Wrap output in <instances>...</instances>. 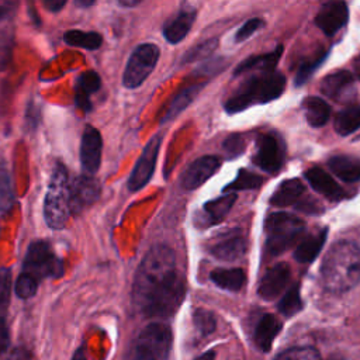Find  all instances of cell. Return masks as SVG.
Here are the masks:
<instances>
[{
    "instance_id": "6da1fadb",
    "label": "cell",
    "mask_w": 360,
    "mask_h": 360,
    "mask_svg": "<svg viewBox=\"0 0 360 360\" xmlns=\"http://www.w3.org/2000/svg\"><path fill=\"white\" fill-rule=\"evenodd\" d=\"M184 292V280L173 250L163 245L153 246L135 273L134 305L145 316L167 318L177 311Z\"/></svg>"
},
{
    "instance_id": "7a4b0ae2",
    "label": "cell",
    "mask_w": 360,
    "mask_h": 360,
    "mask_svg": "<svg viewBox=\"0 0 360 360\" xmlns=\"http://www.w3.org/2000/svg\"><path fill=\"white\" fill-rule=\"evenodd\" d=\"M321 277L330 292H346L360 283V248L352 240H339L326 252Z\"/></svg>"
},
{
    "instance_id": "3957f363",
    "label": "cell",
    "mask_w": 360,
    "mask_h": 360,
    "mask_svg": "<svg viewBox=\"0 0 360 360\" xmlns=\"http://www.w3.org/2000/svg\"><path fill=\"white\" fill-rule=\"evenodd\" d=\"M285 77L280 72H269L250 77L225 101V110L235 114L257 103H269L283 94Z\"/></svg>"
},
{
    "instance_id": "277c9868",
    "label": "cell",
    "mask_w": 360,
    "mask_h": 360,
    "mask_svg": "<svg viewBox=\"0 0 360 360\" xmlns=\"http://www.w3.org/2000/svg\"><path fill=\"white\" fill-rule=\"evenodd\" d=\"M305 224L295 215L285 212H271L264 221L266 252L269 256H277L291 248L301 233Z\"/></svg>"
},
{
    "instance_id": "5b68a950",
    "label": "cell",
    "mask_w": 360,
    "mask_h": 360,
    "mask_svg": "<svg viewBox=\"0 0 360 360\" xmlns=\"http://www.w3.org/2000/svg\"><path fill=\"white\" fill-rule=\"evenodd\" d=\"M44 214L46 224L53 229H60L69 219V183L68 174L62 165H56L44 204Z\"/></svg>"
},
{
    "instance_id": "8992f818",
    "label": "cell",
    "mask_w": 360,
    "mask_h": 360,
    "mask_svg": "<svg viewBox=\"0 0 360 360\" xmlns=\"http://www.w3.org/2000/svg\"><path fill=\"white\" fill-rule=\"evenodd\" d=\"M62 271V262L53 255L46 242L31 243L22 264V273L30 274L39 283L45 277H59Z\"/></svg>"
},
{
    "instance_id": "52a82bcc",
    "label": "cell",
    "mask_w": 360,
    "mask_h": 360,
    "mask_svg": "<svg viewBox=\"0 0 360 360\" xmlns=\"http://www.w3.org/2000/svg\"><path fill=\"white\" fill-rule=\"evenodd\" d=\"M159 59V48L155 44H141L135 48L124 70L122 82L128 89L141 86L153 70Z\"/></svg>"
},
{
    "instance_id": "ba28073f",
    "label": "cell",
    "mask_w": 360,
    "mask_h": 360,
    "mask_svg": "<svg viewBox=\"0 0 360 360\" xmlns=\"http://www.w3.org/2000/svg\"><path fill=\"white\" fill-rule=\"evenodd\" d=\"M172 346V330L162 322H153L143 328L138 336L135 350L148 354L152 360H167Z\"/></svg>"
},
{
    "instance_id": "9c48e42d",
    "label": "cell",
    "mask_w": 360,
    "mask_h": 360,
    "mask_svg": "<svg viewBox=\"0 0 360 360\" xmlns=\"http://www.w3.org/2000/svg\"><path fill=\"white\" fill-rule=\"evenodd\" d=\"M253 162L267 173H277L284 162V146L274 134H262L256 139Z\"/></svg>"
},
{
    "instance_id": "30bf717a",
    "label": "cell",
    "mask_w": 360,
    "mask_h": 360,
    "mask_svg": "<svg viewBox=\"0 0 360 360\" xmlns=\"http://www.w3.org/2000/svg\"><path fill=\"white\" fill-rule=\"evenodd\" d=\"M160 142H162V136L155 135L149 139V142L143 148V150H142L129 179H128V188L131 191H138L150 180L155 166H156Z\"/></svg>"
},
{
    "instance_id": "8fae6325",
    "label": "cell",
    "mask_w": 360,
    "mask_h": 360,
    "mask_svg": "<svg viewBox=\"0 0 360 360\" xmlns=\"http://www.w3.org/2000/svg\"><path fill=\"white\" fill-rule=\"evenodd\" d=\"M221 166L218 156H202L194 160L181 174L180 187L183 190H194L204 184Z\"/></svg>"
},
{
    "instance_id": "7c38bea8",
    "label": "cell",
    "mask_w": 360,
    "mask_h": 360,
    "mask_svg": "<svg viewBox=\"0 0 360 360\" xmlns=\"http://www.w3.org/2000/svg\"><path fill=\"white\" fill-rule=\"evenodd\" d=\"M100 186L90 176H79L69 184V204L70 212H80L98 198Z\"/></svg>"
},
{
    "instance_id": "4fadbf2b",
    "label": "cell",
    "mask_w": 360,
    "mask_h": 360,
    "mask_svg": "<svg viewBox=\"0 0 360 360\" xmlns=\"http://www.w3.org/2000/svg\"><path fill=\"white\" fill-rule=\"evenodd\" d=\"M347 18L349 10L345 1H328L322 4L315 15V24L323 34L333 35L346 25Z\"/></svg>"
},
{
    "instance_id": "5bb4252c",
    "label": "cell",
    "mask_w": 360,
    "mask_h": 360,
    "mask_svg": "<svg viewBox=\"0 0 360 360\" xmlns=\"http://www.w3.org/2000/svg\"><path fill=\"white\" fill-rule=\"evenodd\" d=\"M246 248L248 242L242 232L239 229H232L221 235V238H218V240L210 248V252L219 260L233 262L246 253Z\"/></svg>"
},
{
    "instance_id": "9a60e30c",
    "label": "cell",
    "mask_w": 360,
    "mask_h": 360,
    "mask_svg": "<svg viewBox=\"0 0 360 360\" xmlns=\"http://www.w3.org/2000/svg\"><path fill=\"white\" fill-rule=\"evenodd\" d=\"M101 135L93 127H86L82 136L80 146V162L87 176L94 174L101 160Z\"/></svg>"
},
{
    "instance_id": "2e32d148",
    "label": "cell",
    "mask_w": 360,
    "mask_h": 360,
    "mask_svg": "<svg viewBox=\"0 0 360 360\" xmlns=\"http://www.w3.org/2000/svg\"><path fill=\"white\" fill-rule=\"evenodd\" d=\"M290 267L287 263H277L270 267L260 280L257 292L263 300H274L287 285L290 280Z\"/></svg>"
},
{
    "instance_id": "e0dca14e",
    "label": "cell",
    "mask_w": 360,
    "mask_h": 360,
    "mask_svg": "<svg viewBox=\"0 0 360 360\" xmlns=\"http://www.w3.org/2000/svg\"><path fill=\"white\" fill-rule=\"evenodd\" d=\"M197 15V10L191 6H184L172 20L163 27V35L170 44L180 42L190 31L193 21Z\"/></svg>"
},
{
    "instance_id": "ac0fdd59",
    "label": "cell",
    "mask_w": 360,
    "mask_h": 360,
    "mask_svg": "<svg viewBox=\"0 0 360 360\" xmlns=\"http://www.w3.org/2000/svg\"><path fill=\"white\" fill-rule=\"evenodd\" d=\"M305 179L308 180L309 186L318 191L319 194H322L323 197H326L328 200L336 201L340 200L343 197V190L342 187L336 183V180H333V177L326 173L323 169L319 167H312L309 170L305 172Z\"/></svg>"
},
{
    "instance_id": "d6986e66",
    "label": "cell",
    "mask_w": 360,
    "mask_h": 360,
    "mask_svg": "<svg viewBox=\"0 0 360 360\" xmlns=\"http://www.w3.org/2000/svg\"><path fill=\"white\" fill-rule=\"evenodd\" d=\"M281 53H283V46H277L271 52L250 56L238 65V68L235 69V76L250 72V70H262L263 73L274 72V68L278 63Z\"/></svg>"
},
{
    "instance_id": "ffe728a7",
    "label": "cell",
    "mask_w": 360,
    "mask_h": 360,
    "mask_svg": "<svg viewBox=\"0 0 360 360\" xmlns=\"http://www.w3.org/2000/svg\"><path fill=\"white\" fill-rule=\"evenodd\" d=\"M281 330V322L273 315L266 314L260 318L255 329V343L262 352H269L274 338Z\"/></svg>"
},
{
    "instance_id": "44dd1931",
    "label": "cell",
    "mask_w": 360,
    "mask_h": 360,
    "mask_svg": "<svg viewBox=\"0 0 360 360\" xmlns=\"http://www.w3.org/2000/svg\"><path fill=\"white\" fill-rule=\"evenodd\" d=\"M326 236H328V228H323L316 233H312L305 239H302L294 250V259L300 263L314 262L315 257L319 255L322 246L325 245Z\"/></svg>"
},
{
    "instance_id": "7402d4cb",
    "label": "cell",
    "mask_w": 360,
    "mask_h": 360,
    "mask_svg": "<svg viewBox=\"0 0 360 360\" xmlns=\"http://www.w3.org/2000/svg\"><path fill=\"white\" fill-rule=\"evenodd\" d=\"M304 194V184L298 179H290L280 183L273 195L270 197V204L276 207H288L300 201Z\"/></svg>"
},
{
    "instance_id": "603a6c76",
    "label": "cell",
    "mask_w": 360,
    "mask_h": 360,
    "mask_svg": "<svg viewBox=\"0 0 360 360\" xmlns=\"http://www.w3.org/2000/svg\"><path fill=\"white\" fill-rule=\"evenodd\" d=\"M328 166L339 179L353 183L360 180V159L346 155L332 156L328 160Z\"/></svg>"
},
{
    "instance_id": "cb8c5ba5",
    "label": "cell",
    "mask_w": 360,
    "mask_h": 360,
    "mask_svg": "<svg viewBox=\"0 0 360 360\" xmlns=\"http://www.w3.org/2000/svg\"><path fill=\"white\" fill-rule=\"evenodd\" d=\"M354 77L347 70H338L328 76L321 83V91L332 98L342 97L353 84Z\"/></svg>"
},
{
    "instance_id": "d4e9b609",
    "label": "cell",
    "mask_w": 360,
    "mask_h": 360,
    "mask_svg": "<svg viewBox=\"0 0 360 360\" xmlns=\"http://www.w3.org/2000/svg\"><path fill=\"white\" fill-rule=\"evenodd\" d=\"M204 84H190L186 86L183 89H180L174 97L170 100V103L167 104L165 114L162 117V122H167L170 120H173L176 115H179L187 105H190V103L194 100V97L198 94L200 89Z\"/></svg>"
},
{
    "instance_id": "484cf974",
    "label": "cell",
    "mask_w": 360,
    "mask_h": 360,
    "mask_svg": "<svg viewBox=\"0 0 360 360\" xmlns=\"http://www.w3.org/2000/svg\"><path fill=\"white\" fill-rule=\"evenodd\" d=\"M211 281L228 291H239L246 283V273L245 270L235 267V269H215L210 274Z\"/></svg>"
},
{
    "instance_id": "4316f807",
    "label": "cell",
    "mask_w": 360,
    "mask_h": 360,
    "mask_svg": "<svg viewBox=\"0 0 360 360\" xmlns=\"http://www.w3.org/2000/svg\"><path fill=\"white\" fill-rule=\"evenodd\" d=\"M11 292V273L8 269H0V350H4L7 345L6 315L10 304Z\"/></svg>"
},
{
    "instance_id": "83f0119b",
    "label": "cell",
    "mask_w": 360,
    "mask_h": 360,
    "mask_svg": "<svg viewBox=\"0 0 360 360\" xmlns=\"http://www.w3.org/2000/svg\"><path fill=\"white\" fill-rule=\"evenodd\" d=\"M302 107H304L305 118L311 127H315V128L322 127L326 124V121L330 117V105L321 97H316V96L307 97L302 103Z\"/></svg>"
},
{
    "instance_id": "f1b7e54d",
    "label": "cell",
    "mask_w": 360,
    "mask_h": 360,
    "mask_svg": "<svg viewBox=\"0 0 360 360\" xmlns=\"http://www.w3.org/2000/svg\"><path fill=\"white\" fill-rule=\"evenodd\" d=\"M236 197L238 195L235 193H226L218 198L207 201L202 207V212L207 218V224L212 225L222 221L233 207Z\"/></svg>"
},
{
    "instance_id": "f546056e",
    "label": "cell",
    "mask_w": 360,
    "mask_h": 360,
    "mask_svg": "<svg viewBox=\"0 0 360 360\" xmlns=\"http://www.w3.org/2000/svg\"><path fill=\"white\" fill-rule=\"evenodd\" d=\"M360 128V105H350L338 112L335 117V131L347 136Z\"/></svg>"
},
{
    "instance_id": "4dcf8cb0",
    "label": "cell",
    "mask_w": 360,
    "mask_h": 360,
    "mask_svg": "<svg viewBox=\"0 0 360 360\" xmlns=\"http://www.w3.org/2000/svg\"><path fill=\"white\" fill-rule=\"evenodd\" d=\"M100 87V77L96 72H86L79 77L77 83V94H76V101L77 105L89 110L90 103H89V96L94 91H97Z\"/></svg>"
},
{
    "instance_id": "1f68e13d",
    "label": "cell",
    "mask_w": 360,
    "mask_h": 360,
    "mask_svg": "<svg viewBox=\"0 0 360 360\" xmlns=\"http://www.w3.org/2000/svg\"><path fill=\"white\" fill-rule=\"evenodd\" d=\"M65 42L73 46L86 49H97L101 45V37L97 32H84L79 30H70L63 35Z\"/></svg>"
},
{
    "instance_id": "d6a6232c",
    "label": "cell",
    "mask_w": 360,
    "mask_h": 360,
    "mask_svg": "<svg viewBox=\"0 0 360 360\" xmlns=\"http://www.w3.org/2000/svg\"><path fill=\"white\" fill-rule=\"evenodd\" d=\"M263 184V177L257 176L256 173H252L249 170H239L238 176L235 180L224 187V191L231 193V191H242V190H253L259 188Z\"/></svg>"
},
{
    "instance_id": "836d02e7",
    "label": "cell",
    "mask_w": 360,
    "mask_h": 360,
    "mask_svg": "<svg viewBox=\"0 0 360 360\" xmlns=\"http://www.w3.org/2000/svg\"><path fill=\"white\" fill-rule=\"evenodd\" d=\"M302 308V300L300 294V284H292L278 302V311L285 316H292Z\"/></svg>"
},
{
    "instance_id": "e575fe53",
    "label": "cell",
    "mask_w": 360,
    "mask_h": 360,
    "mask_svg": "<svg viewBox=\"0 0 360 360\" xmlns=\"http://www.w3.org/2000/svg\"><path fill=\"white\" fill-rule=\"evenodd\" d=\"M217 44H218V39L217 38H211V39H207V41H204L201 44L194 45L193 48H190L183 55L181 63H190V62H194V60H198V59L210 56L215 51Z\"/></svg>"
},
{
    "instance_id": "d590c367",
    "label": "cell",
    "mask_w": 360,
    "mask_h": 360,
    "mask_svg": "<svg viewBox=\"0 0 360 360\" xmlns=\"http://www.w3.org/2000/svg\"><path fill=\"white\" fill-rule=\"evenodd\" d=\"M326 56H328V52H322V53H318L316 56L309 58L308 60L302 62L295 75V86H302L314 75V72L318 69V66L326 59Z\"/></svg>"
},
{
    "instance_id": "8d00e7d4",
    "label": "cell",
    "mask_w": 360,
    "mask_h": 360,
    "mask_svg": "<svg viewBox=\"0 0 360 360\" xmlns=\"http://www.w3.org/2000/svg\"><path fill=\"white\" fill-rule=\"evenodd\" d=\"M274 360H321V354L315 347L302 346L291 347L280 353Z\"/></svg>"
},
{
    "instance_id": "74e56055",
    "label": "cell",
    "mask_w": 360,
    "mask_h": 360,
    "mask_svg": "<svg viewBox=\"0 0 360 360\" xmlns=\"http://www.w3.org/2000/svg\"><path fill=\"white\" fill-rule=\"evenodd\" d=\"M193 321L201 335H210L215 330L217 321H215L214 314L208 309H204V308L195 309L194 315H193Z\"/></svg>"
},
{
    "instance_id": "f35d334b",
    "label": "cell",
    "mask_w": 360,
    "mask_h": 360,
    "mask_svg": "<svg viewBox=\"0 0 360 360\" xmlns=\"http://www.w3.org/2000/svg\"><path fill=\"white\" fill-rule=\"evenodd\" d=\"M15 294L20 297V298H30L32 297L35 292H37V288H38V281L31 277L30 274H25V273H21L15 281Z\"/></svg>"
},
{
    "instance_id": "ab89813d",
    "label": "cell",
    "mask_w": 360,
    "mask_h": 360,
    "mask_svg": "<svg viewBox=\"0 0 360 360\" xmlns=\"http://www.w3.org/2000/svg\"><path fill=\"white\" fill-rule=\"evenodd\" d=\"M222 148H224V152L226 153L228 159H235L240 153H243V150H245V141H243L242 135L232 134V135H229L224 141Z\"/></svg>"
},
{
    "instance_id": "60d3db41",
    "label": "cell",
    "mask_w": 360,
    "mask_h": 360,
    "mask_svg": "<svg viewBox=\"0 0 360 360\" xmlns=\"http://www.w3.org/2000/svg\"><path fill=\"white\" fill-rule=\"evenodd\" d=\"M263 24H264V22H263L262 18H250V20H248V21L238 30V32H236V35H235V41H236V42H240V41L248 39V38L252 37L259 28H262Z\"/></svg>"
},
{
    "instance_id": "b9f144b4",
    "label": "cell",
    "mask_w": 360,
    "mask_h": 360,
    "mask_svg": "<svg viewBox=\"0 0 360 360\" xmlns=\"http://www.w3.org/2000/svg\"><path fill=\"white\" fill-rule=\"evenodd\" d=\"M30 359V353L25 352L24 349H15L13 350V353H10L7 360H28Z\"/></svg>"
},
{
    "instance_id": "7bdbcfd3",
    "label": "cell",
    "mask_w": 360,
    "mask_h": 360,
    "mask_svg": "<svg viewBox=\"0 0 360 360\" xmlns=\"http://www.w3.org/2000/svg\"><path fill=\"white\" fill-rule=\"evenodd\" d=\"M44 6L48 7L51 11H58L59 8H62L65 6V1H56V0H46L44 1Z\"/></svg>"
},
{
    "instance_id": "ee69618b",
    "label": "cell",
    "mask_w": 360,
    "mask_h": 360,
    "mask_svg": "<svg viewBox=\"0 0 360 360\" xmlns=\"http://www.w3.org/2000/svg\"><path fill=\"white\" fill-rule=\"evenodd\" d=\"M195 360H215V352L214 350H208V352L202 353L201 356H198Z\"/></svg>"
},
{
    "instance_id": "f6af8a7d",
    "label": "cell",
    "mask_w": 360,
    "mask_h": 360,
    "mask_svg": "<svg viewBox=\"0 0 360 360\" xmlns=\"http://www.w3.org/2000/svg\"><path fill=\"white\" fill-rule=\"evenodd\" d=\"M135 360H152L148 354L139 352V350H135Z\"/></svg>"
},
{
    "instance_id": "bcb514c9",
    "label": "cell",
    "mask_w": 360,
    "mask_h": 360,
    "mask_svg": "<svg viewBox=\"0 0 360 360\" xmlns=\"http://www.w3.org/2000/svg\"><path fill=\"white\" fill-rule=\"evenodd\" d=\"M72 360H87V359H86V356L83 354L82 350H77V352L75 353V356H73Z\"/></svg>"
},
{
    "instance_id": "7dc6e473",
    "label": "cell",
    "mask_w": 360,
    "mask_h": 360,
    "mask_svg": "<svg viewBox=\"0 0 360 360\" xmlns=\"http://www.w3.org/2000/svg\"><path fill=\"white\" fill-rule=\"evenodd\" d=\"M138 3H139L138 0H136V1H125V0H124V1H120V4H122V6H135V4H138Z\"/></svg>"
},
{
    "instance_id": "c3c4849f",
    "label": "cell",
    "mask_w": 360,
    "mask_h": 360,
    "mask_svg": "<svg viewBox=\"0 0 360 360\" xmlns=\"http://www.w3.org/2000/svg\"><path fill=\"white\" fill-rule=\"evenodd\" d=\"M328 360H338V359H332V357H330V359H328Z\"/></svg>"
}]
</instances>
